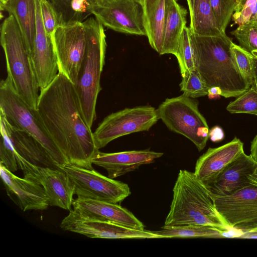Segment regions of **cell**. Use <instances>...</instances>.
I'll list each match as a JSON object with an SVG mask.
<instances>
[{"instance_id":"cell-12","label":"cell","mask_w":257,"mask_h":257,"mask_svg":"<svg viewBox=\"0 0 257 257\" xmlns=\"http://www.w3.org/2000/svg\"><path fill=\"white\" fill-rule=\"evenodd\" d=\"M213 198L216 210L229 227L242 232L257 229V186Z\"/></svg>"},{"instance_id":"cell-4","label":"cell","mask_w":257,"mask_h":257,"mask_svg":"<svg viewBox=\"0 0 257 257\" xmlns=\"http://www.w3.org/2000/svg\"><path fill=\"white\" fill-rule=\"evenodd\" d=\"M86 46L75 86L85 120L91 128L96 118V105L101 88V74L105 62L106 36L103 25L90 17L83 22Z\"/></svg>"},{"instance_id":"cell-10","label":"cell","mask_w":257,"mask_h":257,"mask_svg":"<svg viewBox=\"0 0 257 257\" xmlns=\"http://www.w3.org/2000/svg\"><path fill=\"white\" fill-rule=\"evenodd\" d=\"M91 13L115 31L146 36L143 5L135 0H93Z\"/></svg>"},{"instance_id":"cell-40","label":"cell","mask_w":257,"mask_h":257,"mask_svg":"<svg viewBox=\"0 0 257 257\" xmlns=\"http://www.w3.org/2000/svg\"><path fill=\"white\" fill-rule=\"evenodd\" d=\"M252 71H253V84H256L257 83V57H253V56H252Z\"/></svg>"},{"instance_id":"cell-20","label":"cell","mask_w":257,"mask_h":257,"mask_svg":"<svg viewBox=\"0 0 257 257\" xmlns=\"http://www.w3.org/2000/svg\"><path fill=\"white\" fill-rule=\"evenodd\" d=\"M243 152V144L236 137L221 146L210 148L197 160L194 174L206 185Z\"/></svg>"},{"instance_id":"cell-21","label":"cell","mask_w":257,"mask_h":257,"mask_svg":"<svg viewBox=\"0 0 257 257\" xmlns=\"http://www.w3.org/2000/svg\"><path fill=\"white\" fill-rule=\"evenodd\" d=\"M8 134L17 153L33 165L59 168L45 147L33 136L12 125L0 113Z\"/></svg>"},{"instance_id":"cell-1","label":"cell","mask_w":257,"mask_h":257,"mask_svg":"<svg viewBox=\"0 0 257 257\" xmlns=\"http://www.w3.org/2000/svg\"><path fill=\"white\" fill-rule=\"evenodd\" d=\"M40 90L37 111L68 164L93 169L92 160L99 150L84 117L75 85L59 71Z\"/></svg>"},{"instance_id":"cell-24","label":"cell","mask_w":257,"mask_h":257,"mask_svg":"<svg viewBox=\"0 0 257 257\" xmlns=\"http://www.w3.org/2000/svg\"><path fill=\"white\" fill-rule=\"evenodd\" d=\"M143 5L146 36L152 48L161 55L167 0H145Z\"/></svg>"},{"instance_id":"cell-44","label":"cell","mask_w":257,"mask_h":257,"mask_svg":"<svg viewBox=\"0 0 257 257\" xmlns=\"http://www.w3.org/2000/svg\"><path fill=\"white\" fill-rule=\"evenodd\" d=\"M135 1L143 5L144 3L145 2V0H135Z\"/></svg>"},{"instance_id":"cell-35","label":"cell","mask_w":257,"mask_h":257,"mask_svg":"<svg viewBox=\"0 0 257 257\" xmlns=\"http://www.w3.org/2000/svg\"><path fill=\"white\" fill-rule=\"evenodd\" d=\"M257 13V0H236L234 12L231 19L239 25L249 22Z\"/></svg>"},{"instance_id":"cell-8","label":"cell","mask_w":257,"mask_h":257,"mask_svg":"<svg viewBox=\"0 0 257 257\" xmlns=\"http://www.w3.org/2000/svg\"><path fill=\"white\" fill-rule=\"evenodd\" d=\"M159 119L157 109L149 105L126 108L112 113L93 133L95 145L99 150L120 137L148 131Z\"/></svg>"},{"instance_id":"cell-34","label":"cell","mask_w":257,"mask_h":257,"mask_svg":"<svg viewBox=\"0 0 257 257\" xmlns=\"http://www.w3.org/2000/svg\"><path fill=\"white\" fill-rule=\"evenodd\" d=\"M231 49L240 70L251 86L253 82L252 55L233 42L231 43Z\"/></svg>"},{"instance_id":"cell-41","label":"cell","mask_w":257,"mask_h":257,"mask_svg":"<svg viewBox=\"0 0 257 257\" xmlns=\"http://www.w3.org/2000/svg\"><path fill=\"white\" fill-rule=\"evenodd\" d=\"M209 98H213L219 95H221V90L217 87H211L208 89L207 95Z\"/></svg>"},{"instance_id":"cell-45","label":"cell","mask_w":257,"mask_h":257,"mask_svg":"<svg viewBox=\"0 0 257 257\" xmlns=\"http://www.w3.org/2000/svg\"><path fill=\"white\" fill-rule=\"evenodd\" d=\"M6 0H1V6H2L6 2Z\"/></svg>"},{"instance_id":"cell-30","label":"cell","mask_w":257,"mask_h":257,"mask_svg":"<svg viewBox=\"0 0 257 257\" xmlns=\"http://www.w3.org/2000/svg\"><path fill=\"white\" fill-rule=\"evenodd\" d=\"M231 34L237 39L241 47L257 57V27L252 22L238 26Z\"/></svg>"},{"instance_id":"cell-33","label":"cell","mask_w":257,"mask_h":257,"mask_svg":"<svg viewBox=\"0 0 257 257\" xmlns=\"http://www.w3.org/2000/svg\"><path fill=\"white\" fill-rule=\"evenodd\" d=\"M213 16L220 30L226 34V29L235 11L236 0H210Z\"/></svg>"},{"instance_id":"cell-29","label":"cell","mask_w":257,"mask_h":257,"mask_svg":"<svg viewBox=\"0 0 257 257\" xmlns=\"http://www.w3.org/2000/svg\"><path fill=\"white\" fill-rule=\"evenodd\" d=\"M181 76L180 86L183 94L192 98L208 95L209 88L196 69L186 72Z\"/></svg>"},{"instance_id":"cell-31","label":"cell","mask_w":257,"mask_h":257,"mask_svg":"<svg viewBox=\"0 0 257 257\" xmlns=\"http://www.w3.org/2000/svg\"><path fill=\"white\" fill-rule=\"evenodd\" d=\"M0 164L14 173L19 168L17 153L8 136L4 123L0 120Z\"/></svg>"},{"instance_id":"cell-3","label":"cell","mask_w":257,"mask_h":257,"mask_svg":"<svg viewBox=\"0 0 257 257\" xmlns=\"http://www.w3.org/2000/svg\"><path fill=\"white\" fill-rule=\"evenodd\" d=\"M173 193L170 211L162 228L210 226L223 231L230 228L216 210L213 197L194 173L180 170Z\"/></svg>"},{"instance_id":"cell-46","label":"cell","mask_w":257,"mask_h":257,"mask_svg":"<svg viewBox=\"0 0 257 257\" xmlns=\"http://www.w3.org/2000/svg\"><path fill=\"white\" fill-rule=\"evenodd\" d=\"M252 87H253V88H254L256 91H257V83L256 84H253L252 85H251Z\"/></svg>"},{"instance_id":"cell-39","label":"cell","mask_w":257,"mask_h":257,"mask_svg":"<svg viewBox=\"0 0 257 257\" xmlns=\"http://www.w3.org/2000/svg\"><path fill=\"white\" fill-rule=\"evenodd\" d=\"M238 238L257 239V229L242 232L238 237Z\"/></svg>"},{"instance_id":"cell-25","label":"cell","mask_w":257,"mask_h":257,"mask_svg":"<svg viewBox=\"0 0 257 257\" xmlns=\"http://www.w3.org/2000/svg\"><path fill=\"white\" fill-rule=\"evenodd\" d=\"M190 13V30L195 34L214 36L226 34L218 27L210 0H187Z\"/></svg>"},{"instance_id":"cell-7","label":"cell","mask_w":257,"mask_h":257,"mask_svg":"<svg viewBox=\"0 0 257 257\" xmlns=\"http://www.w3.org/2000/svg\"><path fill=\"white\" fill-rule=\"evenodd\" d=\"M157 109L159 119L170 130L188 139L199 151L205 147L210 130L197 101L183 94L166 99Z\"/></svg>"},{"instance_id":"cell-22","label":"cell","mask_w":257,"mask_h":257,"mask_svg":"<svg viewBox=\"0 0 257 257\" xmlns=\"http://www.w3.org/2000/svg\"><path fill=\"white\" fill-rule=\"evenodd\" d=\"M1 9L16 20L31 55L36 30V0H7Z\"/></svg>"},{"instance_id":"cell-5","label":"cell","mask_w":257,"mask_h":257,"mask_svg":"<svg viewBox=\"0 0 257 257\" xmlns=\"http://www.w3.org/2000/svg\"><path fill=\"white\" fill-rule=\"evenodd\" d=\"M1 43L5 54L8 76L16 91L29 105L37 109L40 87L31 55L13 15H9L2 24Z\"/></svg>"},{"instance_id":"cell-27","label":"cell","mask_w":257,"mask_h":257,"mask_svg":"<svg viewBox=\"0 0 257 257\" xmlns=\"http://www.w3.org/2000/svg\"><path fill=\"white\" fill-rule=\"evenodd\" d=\"M222 231L210 226L189 225L164 228L153 232L160 238H223Z\"/></svg>"},{"instance_id":"cell-13","label":"cell","mask_w":257,"mask_h":257,"mask_svg":"<svg viewBox=\"0 0 257 257\" xmlns=\"http://www.w3.org/2000/svg\"><path fill=\"white\" fill-rule=\"evenodd\" d=\"M17 158L19 168L23 171L24 177L38 182L44 188L50 206L69 211L72 209L74 186L63 170L33 165L17 153Z\"/></svg>"},{"instance_id":"cell-42","label":"cell","mask_w":257,"mask_h":257,"mask_svg":"<svg viewBox=\"0 0 257 257\" xmlns=\"http://www.w3.org/2000/svg\"><path fill=\"white\" fill-rule=\"evenodd\" d=\"M248 178L251 184L257 186V167L253 173L248 176Z\"/></svg>"},{"instance_id":"cell-19","label":"cell","mask_w":257,"mask_h":257,"mask_svg":"<svg viewBox=\"0 0 257 257\" xmlns=\"http://www.w3.org/2000/svg\"><path fill=\"white\" fill-rule=\"evenodd\" d=\"M163 155V153L150 150L124 151L112 153L96 152L92 164L106 170L108 177L114 179L150 164Z\"/></svg>"},{"instance_id":"cell-37","label":"cell","mask_w":257,"mask_h":257,"mask_svg":"<svg viewBox=\"0 0 257 257\" xmlns=\"http://www.w3.org/2000/svg\"><path fill=\"white\" fill-rule=\"evenodd\" d=\"M224 138V133L221 127L215 126L209 130V138L213 142L222 141Z\"/></svg>"},{"instance_id":"cell-47","label":"cell","mask_w":257,"mask_h":257,"mask_svg":"<svg viewBox=\"0 0 257 257\" xmlns=\"http://www.w3.org/2000/svg\"><path fill=\"white\" fill-rule=\"evenodd\" d=\"M7 1V0H6Z\"/></svg>"},{"instance_id":"cell-23","label":"cell","mask_w":257,"mask_h":257,"mask_svg":"<svg viewBox=\"0 0 257 257\" xmlns=\"http://www.w3.org/2000/svg\"><path fill=\"white\" fill-rule=\"evenodd\" d=\"M186 10L176 0H167V14L163 35L161 55L176 54L183 30L186 27Z\"/></svg>"},{"instance_id":"cell-28","label":"cell","mask_w":257,"mask_h":257,"mask_svg":"<svg viewBox=\"0 0 257 257\" xmlns=\"http://www.w3.org/2000/svg\"><path fill=\"white\" fill-rule=\"evenodd\" d=\"M175 56L177 59L181 74L195 69L190 29L187 27H185L181 36Z\"/></svg>"},{"instance_id":"cell-26","label":"cell","mask_w":257,"mask_h":257,"mask_svg":"<svg viewBox=\"0 0 257 257\" xmlns=\"http://www.w3.org/2000/svg\"><path fill=\"white\" fill-rule=\"evenodd\" d=\"M56 10L60 24L83 22L92 15L93 0H48Z\"/></svg>"},{"instance_id":"cell-14","label":"cell","mask_w":257,"mask_h":257,"mask_svg":"<svg viewBox=\"0 0 257 257\" xmlns=\"http://www.w3.org/2000/svg\"><path fill=\"white\" fill-rule=\"evenodd\" d=\"M64 230L83 234L89 238L108 239L160 238L153 231L139 230L111 222L82 217L71 209L60 223Z\"/></svg>"},{"instance_id":"cell-15","label":"cell","mask_w":257,"mask_h":257,"mask_svg":"<svg viewBox=\"0 0 257 257\" xmlns=\"http://www.w3.org/2000/svg\"><path fill=\"white\" fill-rule=\"evenodd\" d=\"M36 3V30L31 54L36 78L40 90L47 87L59 72L53 38L45 31L40 6Z\"/></svg>"},{"instance_id":"cell-36","label":"cell","mask_w":257,"mask_h":257,"mask_svg":"<svg viewBox=\"0 0 257 257\" xmlns=\"http://www.w3.org/2000/svg\"><path fill=\"white\" fill-rule=\"evenodd\" d=\"M40 6L45 31L52 37L56 28L60 25L58 15L54 6L48 0H40Z\"/></svg>"},{"instance_id":"cell-17","label":"cell","mask_w":257,"mask_h":257,"mask_svg":"<svg viewBox=\"0 0 257 257\" xmlns=\"http://www.w3.org/2000/svg\"><path fill=\"white\" fill-rule=\"evenodd\" d=\"M256 167L257 163L251 156L243 152L205 185L213 197L231 195L251 185L248 177Z\"/></svg>"},{"instance_id":"cell-38","label":"cell","mask_w":257,"mask_h":257,"mask_svg":"<svg viewBox=\"0 0 257 257\" xmlns=\"http://www.w3.org/2000/svg\"><path fill=\"white\" fill-rule=\"evenodd\" d=\"M250 155L257 163V135L251 143Z\"/></svg>"},{"instance_id":"cell-2","label":"cell","mask_w":257,"mask_h":257,"mask_svg":"<svg viewBox=\"0 0 257 257\" xmlns=\"http://www.w3.org/2000/svg\"><path fill=\"white\" fill-rule=\"evenodd\" d=\"M195 69L206 86L217 87L221 96L237 97L250 85L240 70L226 34L205 36L190 30Z\"/></svg>"},{"instance_id":"cell-43","label":"cell","mask_w":257,"mask_h":257,"mask_svg":"<svg viewBox=\"0 0 257 257\" xmlns=\"http://www.w3.org/2000/svg\"><path fill=\"white\" fill-rule=\"evenodd\" d=\"M249 22H252L257 27V13L256 14L250 19Z\"/></svg>"},{"instance_id":"cell-16","label":"cell","mask_w":257,"mask_h":257,"mask_svg":"<svg viewBox=\"0 0 257 257\" xmlns=\"http://www.w3.org/2000/svg\"><path fill=\"white\" fill-rule=\"evenodd\" d=\"M0 175L7 195L22 210H44L50 206L44 188L38 182L20 178L1 164Z\"/></svg>"},{"instance_id":"cell-6","label":"cell","mask_w":257,"mask_h":257,"mask_svg":"<svg viewBox=\"0 0 257 257\" xmlns=\"http://www.w3.org/2000/svg\"><path fill=\"white\" fill-rule=\"evenodd\" d=\"M0 113L12 125L35 137L59 167L68 164L46 130L37 109L22 98L8 76L0 83Z\"/></svg>"},{"instance_id":"cell-18","label":"cell","mask_w":257,"mask_h":257,"mask_svg":"<svg viewBox=\"0 0 257 257\" xmlns=\"http://www.w3.org/2000/svg\"><path fill=\"white\" fill-rule=\"evenodd\" d=\"M72 207V210L82 217L145 230L143 223L131 212L116 203L77 197L73 200Z\"/></svg>"},{"instance_id":"cell-32","label":"cell","mask_w":257,"mask_h":257,"mask_svg":"<svg viewBox=\"0 0 257 257\" xmlns=\"http://www.w3.org/2000/svg\"><path fill=\"white\" fill-rule=\"evenodd\" d=\"M232 113H245L257 116V91L252 86L226 107Z\"/></svg>"},{"instance_id":"cell-9","label":"cell","mask_w":257,"mask_h":257,"mask_svg":"<svg viewBox=\"0 0 257 257\" xmlns=\"http://www.w3.org/2000/svg\"><path fill=\"white\" fill-rule=\"evenodd\" d=\"M59 168L69 177L77 197L117 204L131 194L127 184L104 176L93 169L70 164L59 166Z\"/></svg>"},{"instance_id":"cell-11","label":"cell","mask_w":257,"mask_h":257,"mask_svg":"<svg viewBox=\"0 0 257 257\" xmlns=\"http://www.w3.org/2000/svg\"><path fill=\"white\" fill-rule=\"evenodd\" d=\"M52 38L59 71L75 85L86 46L84 24L80 22L60 24L54 31Z\"/></svg>"}]
</instances>
